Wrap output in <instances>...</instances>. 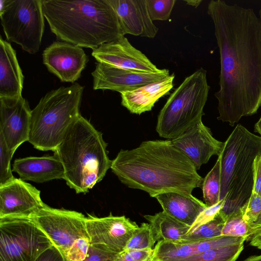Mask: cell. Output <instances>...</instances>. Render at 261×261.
I'll list each match as a JSON object with an SVG mask.
<instances>
[{
  "label": "cell",
  "mask_w": 261,
  "mask_h": 261,
  "mask_svg": "<svg viewBox=\"0 0 261 261\" xmlns=\"http://www.w3.org/2000/svg\"><path fill=\"white\" fill-rule=\"evenodd\" d=\"M220 58L217 119L233 126L261 107V20L251 8L212 0Z\"/></svg>",
  "instance_id": "cell-1"
},
{
  "label": "cell",
  "mask_w": 261,
  "mask_h": 261,
  "mask_svg": "<svg viewBox=\"0 0 261 261\" xmlns=\"http://www.w3.org/2000/svg\"><path fill=\"white\" fill-rule=\"evenodd\" d=\"M110 169L122 183L152 197L171 191L191 194L203 180L171 140L146 141L137 148L122 149L112 161Z\"/></svg>",
  "instance_id": "cell-2"
},
{
  "label": "cell",
  "mask_w": 261,
  "mask_h": 261,
  "mask_svg": "<svg viewBox=\"0 0 261 261\" xmlns=\"http://www.w3.org/2000/svg\"><path fill=\"white\" fill-rule=\"evenodd\" d=\"M43 14L57 38L95 49L124 36L108 0H42Z\"/></svg>",
  "instance_id": "cell-3"
},
{
  "label": "cell",
  "mask_w": 261,
  "mask_h": 261,
  "mask_svg": "<svg viewBox=\"0 0 261 261\" xmlns=\"http://www.w3.org/2000/svg\"><path fill=\"white\" fill-rule=\"evenodd\" d=\"M102 134L81 115L71 124L54 153L63 164L67 185L86 194L111 168Z\"/></svg>",
  "instance_id": "cell-4"
},
{
  "label": "cell",
  "mask_w": 261,
  "mask_h": 261,
  "mask_svg": "<svg viewBox=\"0 0 261 261\" xmlns=\"http://www.w3.org/2000/svg\"><path fill=\"white\" fill-rule=\"evenodd\" d=\"M261 154V137L238 124L224 142L220 160L221 211L228 215L246 204L254 186V163Z\"/></svg>",
  "instance_id": "cell-5"
},
{
  "label": "cell",
  "mask_w": 261,
  "mask_h": 261,
  "mask_svg": "<svg viewBox=\"0 0 261 261\" xmlns=\"http://www.w3.org/2000/svg\"><path fill=\"white\" fill-rule=\"evenodd\" d=\"M84 87L75 83L52 90L31 111L28 142L41 151H55L68 128L81 115Z\"/></svg>",
  "instance_id": "cell-6"
},
{
  "label": "cell",
  "mask_w": 261,
  "mask_h": 261,
  "mask_svg": "<svg viewBox=\"0 0 261 261\" xmlns=\"http://www.w3.org/2000/svg\"><path fill=\"white\" fill-rule=\"evenodd\" d=\"M209 90L206 71L203 68L186 77L170 94L158 115L156 130L159 135L174 139L202 120Z\"/></svg>",
  "instance_id": "cell-7"
},
{
  "label": "cell",
  "mask_w": 261,
  "mask_h": 261,
  "mask_svg": "<svg viewBox=\"0 0 261 261\" xmlns=\"http://www.w3.org/2000/svg\"><path fill=\"white\" fill-rule=\"evenodd\" d=\"M0 17L7 39L34 54L44 30L42 0H1Z\"/></svg>",
  "instance_id": "cell-8"
},
{
  "label": "cell",
  "mask_w": 261,
  "mask_h": 261,
  "mask_svg": "<svg viewBox=\"0 0 261 261\" xmlns=\"http://www.w3.org/2000/svg\"><path fill=\"white\" fill-rule=\"evenodd\" d=\"M52 245L33 217L0 218V261H36Z\"/></svg>",
  "instance_id": "cell-9"
},
{
  "label": "cell",
  "mask_w": 261,
  "mask_h": 261,
  "mask_svg": "<svg viewBox=\"0 0 261 261\" xmlns=\"http://www.w3.org/2000/svg\"><path fill=\"white\" fill-rule=\"evenodd\" d=\"M33 218L53 245L64 254L76 240L89 238L86 217L81 213L45 204Z\"/></svg>",
  "instance_id": "cell-10"
},
{
  "label": "cell",
  "mask_w": 261,
  "mask_h": 261,
  "mask_svg": "<svg viewBox=\"0 0 261 261\" xmlns=\"http://www.w3.org/2000/svg\"><path fill=\"white\" fill-rule=\"evenodd\" d=\"M86 226L91 244L119 253L139 226L124 216L98 218L88 214Z\"/></svg>",
  "instance_id": "cell-11"
},
{
  "label": "cell",
  "mask_w": 261,
  "mask_h": 261,
  "mask_svg": "<svg viewBox=\"0 0 261 261\" xmlns=\"http://www.w3.org/2000/svg\"><path fill=\"white\" fill-rule=\"evenodd\" d=\"M31 111L22 95L0 97V136L10 150L15 152L20 145L28 141Z\"/></svg>",
  "instance_id": "cell-12"
},
{
  "label": "cell",
  "mask_w": 261,
  "mask_h": 261,
  "mask_svg": "<svg viewBox=\"0 0 261 261\" xmlns=\"http://www.w3.org/2000/svg\"><path fill=\"white\" fill-rule=\"evenodd\" d=\"M94 90H110L120 93L132 91L159 81L170 75L166 69L157 73H147L98 62L92 72Z\"/></svg>",
  "instance_id": "cell-13"
},
{
  "label": "cell",
  "mask_w": 261,
  "mask_h": 261,
  "mask_svg": "<svg viewBox=\"0 0 261 261\" xmlns=\"http://www.w3.org/2000/svg\"><path fill=\"white\" fill-rule=\"evenodd\" d=\"M45 204L40 191L20 178L0 186V218L33 217Z\"/></svg>",
  "instance_id": "cell-14"
},
{
  "label": "cell",
  "mask_w": 261,
  "mask_h": 261,
  "mask_svg": "<svg viewBox=\"0 0 261 261\" xmlns=\"http://www.w3.org/2000/svg\"><path fill=\"white\" fill-rule=\"evenodd\" d=\"M43 62L48 71L63 82L73 83L81 76L88 62L83 49L64 41H55L42 54Z\"/></svg>",
  "instance_id": "cell-15"
},
{
  "label": "cell",
  "mask_w": 261,
  "mask_h": 261,
  "mask_svg": "<svg viewBox=\"0 0 261 261\" xmlns=\"http://www.w3.org/2000/svg\"><path fill=\"white\" fill-rule=\"evenodd\" d=\"M171 140L192 162L197 170L207 163L212 156H219L224 146V142L213 137L210 129L202 120Z\"/></svg>",
  "instance_id": "cell-16"
},
{
  "label": "cell",
  "mask_w": 261,
  "mask_h": 261,
  "mask_svg": "<svg viewBox=\"0 0 261 261\" xmlns=\"http://www.w3.org/2000/svg\"><path fill=\"white\" fill-rule=\"evenodd\" d=\"M92 56L98 62L147 73H157L159 69L124 36L102 44L93 49Z\"/></svg>",
  "instance_id": "cell-17"
},
{
  "label": "cell",
  "mask_w": 261,
  "mask_h": 261,
  "mask_svg": "<svg viewBox=\"0 0 261 261\" xmlns=\"http://www.w3.org/2000/svg\"><path fill=\"white\" fill-rule=\"evenodd\" d=\"M246 239L220 236L198 241H185L173 243L161 241L153 248V260L180 261L208 250L244 242Z\"/></svg>",
  "instance_id": "cell-18"
},
{
  "label": "cell",
  "mask_w": 261,
  "mask_h": 261,
  "mask_svg": "<svg viewBox=\"0 0 261 261\" xmlns=\"http://www.w3.org/2000/svg\"><path fill=\"white\" fill-rule=\"evenodd\" d=\"M117 15L122 32L150 38H154L158 28L150 19L146 0H108Z\"/></svg>",
  "instance_id": "cell-19"
},
{
  "label": "cell",
  "mask_w": 261,
  "mask_h": 261,
  "mask_svg": "<svg viewBox=\"0 0 261 261\" xmlns=\"http://www.w3.org/2000/svg\"><path fill=\"white\" fill-rule=\"evenodd\" d=\"M12 170L21 179L37 183L64 179L65 176L63 164L55 154L17 159Z\"/></svg>",
  "instance_id": "cell-20"
},
{
  "label": "cell",
  "mask_w": 261,
  "mask_h": 261,
  "mask_svg": "<svg viewBox=\"0 0 261 261\" xmlns=\"http://www.w3.org/2000/svg\"><path fill=\"white\" fill-rule=\"evenodd\" d=\"M174 73L155 82L121 94V105L131 113L140 115L150 111L158 100L173 87Z\"/></svg>",
  "instance_id": "cell-21"
},
{
  "label": "cell",
  "mask_w": 261,
  "mask_h": 261,
  "mask_svg": "<svg viewBox=\"0 0 261 261\" xmlns=\"http://www.w3.org/2000/svg\"><path fill=\"white\" fill-rule=\"evenodd\" d=\"M152 197L159 202L163 211L190 227L199 214L207 207L205 203L188 193L171 191L155 195Z\"/></svg>",
  "instance_id": "cell-22"
},
{
  "label": "cell",
  "mask_w": 261,
  "mask_h": 261,
  "mask_svg": "<svg viewBox=\"0 0 261 261\" xmlns=\"http://www.w3.org/2000/svg\"><path fill=\"white\" fill-rule=\"evenodd\" d=\"M0 37V97L21 96L24 76L16 51Z\"/></svg>",
  "instance_id": "cell-23"
},
{
  "label": "cell",
  "mask_w": 261,
  "mask_h": 261,
  "mask_svg": "<svg viewBox=\"0 0 261 261\" xmlns=\"http://www.w3.org/2000/svg\"><path fill=\"white\" fill-rule=\"evenodd\" d=\"M144 217L148 222L156 242L176 243L184 240L190 226L173 218L164 211Z\"/></svg>",
  "instance_id": "cell-24"
},
{
  "label": "cell",
  "mask_w": 261,
  "mask_h": 261,
  "mask_svg": "<svg viewBox=\"0 0 261 261\" xmlns=\"http://www.w3.org/2000/svg\"><path fill=\"white\" fill-rule=\"evenodd\" d=\"M244 243L211 249L180 261H236L244 249Z\"/></svg>",
  "instance_id": "cell-25"
},
{
  "label": "cell",
  "mask_w": 261,
  "mask_h": 261,
  "mask_svg": "<svg viewBox=\"0 0 261 261\" xmlns=\"http://www.w3.org/2000/svg\"><path fill=\"white\" fill-rule=\"evenodd\" d=\"M202 189L203 199L207 207L220 201L221 167L218 158L214 166L203 178Z\"/></svg>",
  "instance_id": "cell-26"
},
{
  "label": "cell",
  "mask_w": 261,
  "mask_h": 261,
  "mask_svg": "<svg viewBox=\"0 0 261 261\" xmlns=\"http://www.w3.org/2000/svg\"><path fill=\"white\" fill-rule=\"evenodd\" d=\"M227 217V215L220 210L212 220L200 226L192 232L187 234L184 240L198 241L221 236V231Z\"/></svg>",
  "instance_id": "cell-27"
},
{
  "label": "cell",
  "mask_w": 261,
  "mask_h": 261,
  "mask_svg": "<svg viewBox=\"0 0 261 261\" xmlns=\"http://www.w3.org/2000/svg\"><path fill=\"white\" fill-rule=\"evenodd\" d=\"M253 235L252 227L243 219L242 208L227 215L221 236L243 237L249 240Z\"/></svg>",
  "instance_id": "cell-28"
},
{
  "label": "cell",
  "mask_w": 261,
  "mask_h": 261,
  "mask_svg": "<svg viewBox=\"0 0 261 261\" xmlns=\"http://www.w3.org/2000/svg\"><path fill=\"white\" fill-rule=\"evenodd\" d=\"M155 242L149 224L143 223L135 230L124 250L152 249Z\"/></svg>",
  "instance_id": "cell-29"
},
{
  "label": "cell",
  "mask_w": 261,
  "mask_h": 261,
  "mask_svg": "<svg viewBox=\"0 0 261 261\" xmlns=\"http://www.w3.org/2000/svg\"><path fill=\"white\" fill-rule=\"evenodd\" d=\"M175 2V0H146L148 13L151 20H168Z\"/></svg>",
  "instance_id": "cell-30"
},
{
  "label": "cell",
  "mask_w": 261,
  "mask_h": 261,
  "mask_svg": "<svg viewBox=\"0 0 261 261\" xmlns=\"http://www.w3.org/2000/svg\"><path fill=\"white\" fill-rule=\"evenodd\" d=\"M0 186L5 185L15 177L12 174L11 161L14 151L10 150L3 138L0 136Z\"/></svg>",
  "instance_id": "cell-31"
},
{
  "label": "cell",
  "mask_w": 261,
  "mask_h": 261,
  "mask_svg": "<svg viewBox=\"0 0 261 261\" xmlns=\"http://www.w3.org/2000/svg\"><path fill=\"white\" fill-rule=\"evenodd\" d=\"M241 208L243 219L252 227L261 214V196L252 192L248 201Z\"/></svg>",
  "instance_id": "cell-32"
},
{
  "label": "cell",
  "mask_w": 261,
  "mask_h": 261,
  "mask_svg": "<svg viewBox=\"0 0 261 261\" xmlns=\"http://www.w3.org/2000/svg\"><path fill=\"white\" fill-rule=\"evenodd\" d=\"M90 242L89 238L76 240L65 255L69 261H83L87 256Z\"/></svg>",
  "instance_id": "cell-33"
},
{
  "label": "cell",
  "mask_w": 261,
  "mask_h": 261,
  "mask_svg": "<svg viewBox=\"0 0 261 261\" xmlns=\"http://www.w3.org/2000/svg\"><path fill=\"white\" fill-rule=\"evenodd\" d=\"M154 250H123L118 254L115 261H152Z\"/></svg>",
  "instance_id": "cell-34"
},
{
  "label": "cell",
  "mask_w": 261,
  "mask_h": 261,
  "mask_svg": "<svg viewBox=\"0 0 261 261\" xmlns=\"http://www.w3.org/2000/svg\"><path fill=\"white\" fill-rule=\"evenodd\" d=\"M224 203V200L222 199L216 204L207 207L203 210L190 226L187 234L192 232L200 226L212 220L222 208Z\"/></svg>",
  "instance_id": "cell-35"
},
{
  "label": "cell",
  "mask_w": 261,
  "mask_h": 261,
  "mask_svg": "<svg viewBox=\"0 0 261 261\" xmlns=\"http://www.w3.org/2000/svg\"><path fill=\"white\" fill-rule=\"evenodd\" d=\"M118 254L90 244L87 256L83 261H115Z\"/></svg>",
  "instance_id": "cell-36"
},
{
  "label": "cell",
  "mask_w": 261,
  "mask_h": 261,
  "mask_svg": "<svg viewBox=\"0 0 261 261\" xmlns=\"http://www.w3.org/2000/svg\"><path fill=\"white\" fill-rule=\"evenodd\" d=\"M36 261H69L65 254L57 247L52 245L43 252Z\"/></svg>",
  "instance_id": "cell-37"
},
{
  "label": "cell",
  "mask_w": 261,
  "mask_h": 261,
  "mask_svg": "<svg viewBox=\"0 0 261 261\" xmlns=\"http://www.w3.org/2000/svg\"><path fill=\"white\" fill-rule=\"evenodd\" d=\"M261 196V154L258 155L254 163V186L253 191Z\"/></svg>",
  "instance_id": "cell-38"
},
{
  "label": "cell",
  "mask_w": 261,
  "mask_h": 261,
  "mask_svg": "<svg viewBox=\"0 0 261 261\" xmlns=\"http://www.w3.org/2000/svg\"><path fill=\"white\" fill-rule=\"evenodd\" d=\"M253 235L250 239V244L261 249V214L252 225Z\"/></svg>",
  "instance_id": "cell-39"
},
{
  "label": "cell",
  "mask_w": 261,
  "mask_h": 261,
  "mask_svg": "<svg viewBox=\"0 0 261 261\" xmlns=\"http://www.w3.org/2000/svg\"><path fill=\"white\" fill-rule=\"evenodd\" d=\"M184 2H186L187 5L191 6L192 7L196 8L200 3L202 2L201 0H189V1H184Z\"/></svg>",
  "instance_id": "cell-40"
},
{
  "label": "cell",
  "mask_w": 261,
  "mask_h": 261,
  "mask_svg": "<svg viewBox=\"0 0 261 261\" xmlns=\"http://www.w3.org/2000/svg\"><path fill=\"white\" fill-rule=\"evenodd\" d=\"M254 131L258 133L261 137V116L254 125Z\"/></svg>",
  "instance_id": "cell-41"
},
{
  "label": "cell",
  "mask_w": 261,
  "mask_h": 261,
  "mask_svg": "<svg viewBox=\"0 0 261 261\" xmlns=\"http://www.w3.org/2000/svg\"><path fill=\"white\" fill-rule=\"evenodd\" d=\"M243 261H261V254L249 256Z\"/></svg>",
  "instance_id": "cell-42"
},
{
  "label": "cell",
  "mask_w": 261,
  "mask_h": 261,
  "mask_svg": "<svg viewBox=\"0 0 261 261\" xmlns=\"http://www.w3.org/2000/svg\"><path fill=\"white\" fill-rule=\"evenodd\" d=\"M259 16H260V19L261 20V8H260V9L259 10Z\"/></svg>",
  "instance_id": "cell-43"
},
{
  "label": "cell",
  "mask_w": 261,
  "mask_h": 261,
  "mask_svg": "<svg viewBox=\"0 0 261 261\" xmlns=\"http://www.w3.org/2000/svg\"><path fill=\"white\" fill-rule=\"evenodd\" d=\"M152 261H155V260H152Z\"/></svg>",
  "instance_id": "cell-44"
}]
</instances>
